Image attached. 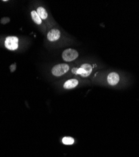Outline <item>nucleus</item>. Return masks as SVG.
Returning <instances> with one entry per match:
<instances>
[{
	"mask_svg": "<svg viewBox=\"0 0 139 157\" xmlns=\"http://www.w3.org/2000/svg\"><path fill=\"white\" fill-rule=\"evenodd\" d=\"M70 70V66L67 63L57 64L52 68V73L55 77H60L65 74Z\"/></svg>",
	"mask_w": 139,
	"mask_h": 157,
	"instance_id": "f03ea898",
	"label": "nucleus"
},
{
	"mask_svg": "<svg viewBox=\"0 0 139 157\" xmlns=\"http://www.w3.org/2000/svg\"><path fill=\"white\" fill-rule=\"evenodd\" d=\"M120 75L116 72H112L109 73L107 77L108 84L111 86H116L120 81Z\"/></svg>",
	"mask_w": 139,
	"mask_h": 157,
	"instance_id": "39448f33",
	"label": "nucleus"
},
{
	"mask_svg": "<svg viewBox=\"0 0 139 157\" xmlns=\"http://www.w3.org/2000/svg\"><path fill=\"white\" fill-rule=\"evenodd\" d=\"M92 66L89 63H83L79 68L75 67L71 70V72L75 74H79L83 77L89 76L92 72Z\"/></svg>",
	"mask_w": 139,
	"mask_h": 157,
	"instance_id": "f257e3e1",
	"label": "nucleus"
},
{
	"mask_svg": "<svg viewBox=\"0 0 139 157\" xmlns=\"http://www.w3.org/2000/svg\"><path fill=\"white\" fill-rule=\"evenodd\" d=\"M16 63H13V64H11V65H10L9 69H10V71H11V72H13L16 70Z\"/></svg>",
	"mask_w": 139,
	"mask_h": 157,
	"instance_id": "9b49d317",
	"label": "nucleus"
},
{
	"mask_svg": "<svg viewBox=\"0 0 139 157\" xmlns=\"http://www.w3.org/2000/svg\"><path fill=\"white\" fill-rule=\"evenodd\" d=\"M36 12L42 20H46L48 18V13L43 7L40 6L38 8Z\"/></svg>",
	"mask_w": 139,
	"mask_h": 157,
	"instance_id": "6e6552de",
	"label": "nucleus"
},
{
	"mask_svg": "<svg viewBox=\"0 0 139 157\" xmlns=\"http://www.w3.org/2000/svg\"><path fill=\"white\" fill-rule=\"evenodd\" d=\"M5 45L9 50H15L18 47V38L16 36H11L6 37Z\"/></svg>",
	"mask_w": 139,
	"mask_h": 157,
	"instance_id": "20e7f679",
	"label": "nucleus"
},
{
	"mask_svg": "<svg viewBox=\"0 0 139 157\" xmlns=\"http://www.w3.org/2000/svg\"><path fill=\"white\" fill-rule=\"evenodd\" d=\"M78 84H79V81L77 79H76V78H71V79H69L65 82L64 85V87L66 89H73L77 87Z\"/></svg>",
	"mask_w": 139,
	"mask_h": 157,
	"instance_id": "0eeeda50",
	"label": "nucleus"
},
{
	"mask_svg": "<svg viewBox=\"0 0 139 157\" xmlns=\"http://www.w3.org/2000/svg\"><path fill=\"white\" fill-rule=\"evenodd\" d=\"M9 21H10V19L8 17H4L1 20V23L2 24H6L8 22H9Z\"/></svg>",
	"mask_w": 139,
	"mask_h": 157,
	"instance_id": "f8f14e48",
	"label": "nucleus"
},
{
	"mask_svg": "<svg viewBox=\"0 0 139 157\" xmlns=\"http://www.w3.org/2000/svg\"><path fill=\"white\" fill-rule=\"evenodd\" d=\"M74 141V139L71 137H64L62 139V142L65 145H72Z\"/></svg>",
	"mask_w": 139,
	"mask_h": 157,
	"instance_id": "9d476101",
	"label": "nucleus"
},
{
	"mask_svg": "<svg viewBox=\"0 0 139 157\" xmlns=\"http://www.w3.org/2000/svg\"><path fill=\"white\" fill-rule=\"evenodd\" d=\"M31 18H32V20L33 21L38 24V25H41L42 23V19L40 18V17H39V15H38L37 12L35 11H32L31 13Z\"/></svg>",
	"mask_w": 139,
	"mask_h": 157,
	"instance_id": "1a4fd4ad",
	"label": "nucleus"
},
{
	"mask_svg": "<svg viewBox=\"0 0 139 157\" xmlns=\"http://www.w3.org/2000/svg\"><path fill=\"white\" fill-rule=\"evenodd\" d=\"M79 56V52L73 48H67L62 53V59L65 62H71L77 59Z\"/></svg>",
	"mask_w": 139,
	"mask_h": 157,
	"instance_id": "7ed1b4c3",
	"label": "nucleus"
},
{
	"mask_svg": "<svg viewBox=\"0 0 139 157\" xmlns=\"http://www.w3.org/2000/svg\"><path fill=\"white\" fill-rule=\"evenodd\" d=\"M61 32L59 30L53 29L49 30L47 34V38L49 42H55L60 38Z\"/></svg>",
	"mask_w": 139,
	"mask_h": 157,
	"instance_id": "423d86ee",
	"label": "nucleus"
}]
</instances>
